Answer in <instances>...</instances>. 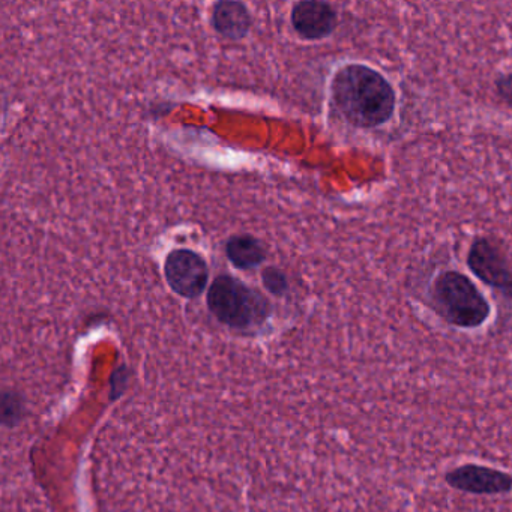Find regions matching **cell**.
I'll list each match as a JSON object with an SVG mask.
<instances>
[{"label":"cell","mask_w":512,"mask_h":512,"mask_svg":"<svg viewBox=\"0 0 512 512\" xmlns=\"http://www.w3.org/2000/svg\"><path fill=\"white\" fill-rule=\"evenodd\" d=\"M212 25L218 34L229 40L247 37L253 25L247 5L235 0H221L212 8Z\"/></svg>","instance_id":"ba28073f"},{"label":"cell","mask_w":512,"mask_h":512,"mask_svg":"<svg viewBox=\"0 0 512 512\" xmlns=\"http://www.w3.org/2000/svg\"><path fill=\"white\" fill-rule=\"evenodd\" d=\"M164 275L173 292L182 298H197L208 286V263L196 251L173 250L164 262Z\"/></svg>","instance_id":"277c9868"},{"label":"cell","mask_w":512,"mask_h":512,"mask_svg":"<svg viewBox=\"0 0 512 512\" xmlns=\"http://www.w3.org/2000/svg\"><path fill=\"white\" fill-rule=\"evenodd\" d=\"M497 94L505 101L506 104L512 106V74L500 77L496 82Z\"/></svg>","instance_id":"8fae6325"},{"label":"cell","mask_w":512,"mask_h":512,"mask_svg":"<svg viewBox=\"0 0 512 512\" xmlns=\"http://www.w3.org/2000/svg\"><path fill=\"white\" fill-rule=\"evenodd\" d=\"M263 286L266 287L269 293L275 296H283L286 295L287 290H289V281H287L286 274L283 271H280L278 268H274V266H269L263 271L262 274Z\"/></svg>","instance_id":"30bf717a"},{"label":"cell","mask_w":512,"mask_h":512,"mask_svg":"<svg viewBox=\"0 0 512 512\" xmlns=\"http://www.w3.org/2000/svg\"><path fill=\"white\" fill-rule=\"evenodd\" d=\"M467 265L479 280L512 299V269L502 251L490 239L473 241Z\"/></svg>","instance_id":"5b68a950"},{"label":"cell","mask_w":512,"mask_h":512,"mask_svg":"<svg viewBox=\"0 0 512 512\" xmlns=\"http://www.w3.org/2000/svg\"><path fill=\"white\" fill-rule=\"evenodd\" d=\"M446 481L452 487L470 493H505L512 488V478L508 473L479 466L458 467L446 476Z\"/></svg>","instance_id":"52a82bcc"},{"label":"cell","mask_w":512,"mask_h":512,"mask_svg":"<svg viewBox=\"0 0 512 512\" xmlns=\"http://www.w3.org/2000/svg\"><path fill=\"white\" fill-rule=\"evenodd\" d=\"M335 107L347 124L373 130L388 124L397 107V94L385 76L364 64H349L331 82Z\"/></svg>","instance_id":"6da1fadb"},{"label":"cell","mask_w":512,"mask_h":512,"mask_svg":"<svg viewBox=\"0 0 512 512\" xmlns=\"http://www.w3.org/2000/svg\"><path fill=\"white\" fill-rule=\"evenodd\" d=\"M206 299L211 313L230 328H256L271 314L269 302L232 275L221 274L215 278Z\"/></svg>","instance_id":"3957f363"},{"label":"cell","mask_w":512,"mask_h":512,"mask_svg":"<svg viewBox=\"0 0 512 512\" xmlns=\"http://www.w3.org/2000/svg\"><path fill=\"white\" fill-rule=\"evenodd\" d=\"M431 304L442 319L458 328H479L491 313L490 304L478 287L457 271L437 275L431 287Z\"/></svg>","instance_id":"7a4b0ae2"},{"label":"cell","mask_w":512,"mask_h":512,"mask_svg":"<svg viewBox=\"0 0 512 512\" xmlns=\"http://www.w3.org/2000/svg\"><path fill=\"white\" fill-rule=\"evenodd\" d=\"M293 29L299 37L308 41L323 40L337 28L338 14L332 5L317 0H304L293 7Z\"/></svg>","instance_id":"8992f818"},{"label":"cell","mask_w":512,"mask_h":512,"mask_svg":"<svg viewBox=\"0 0 512 512\" xmlns=\"http://www.w3.org/2000/svg\"><path fill=\"white\" fill-rule=\"evenodd\" d=\"M226 256L235 268L242 271L259 268L266 259L265 247L251 235H235L227 241Z\"/></svg>","instance_id":"9c48e42d"}]
</instances>
